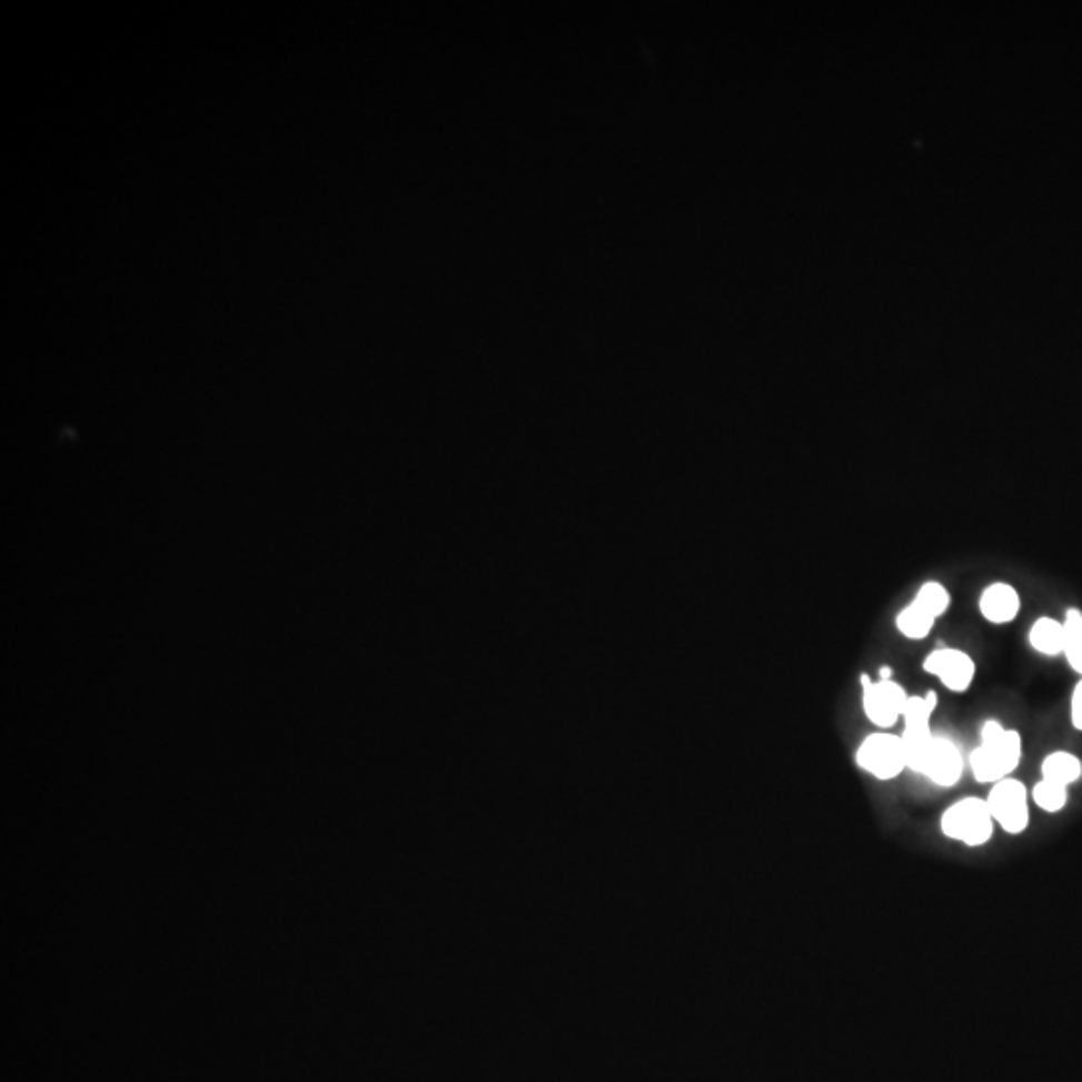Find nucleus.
<instances>
[{"label": "nucleus", "mask_w": 1082, "mask_h": 1082, "mask_svg": "<svg viewBox=\"0 0 1082 1082\" xmlns=\"http://www.w3.org/2000/svg\"><path fill=\"white\" fill-rule=\"evenodd\" d=\"M994 818L986 800L964 796L956 800L941 814L942 836L964 844L969 848H982L994 838Z\"/></svg>", "instance_id": "nucleus-2"}, {"label": "nucleus", "mask_w": 1082, "mask_h": 1082, "mask_svg": "<svg viewBox=\"0 0 1082 1082\" xmlns=\"http://www.w3.org/2000/svg\"><path fill=\"white\" fill-rule=\"evenodd\" d=\"M1062 656L1069 662L1072 672L1082 676V612L1079 607L1066 609L1062 617Z\"/></svg>", "instance_id": "nucleus-12"}, {"label": "nucleus", "mask_w": 1082, "mask_h": 1082, "mask_svg": "<svg viewBox=\"0 0 1082 1082\" xmlns=\"http://www.w3.org/2000/svg\"><path fill=\"white\" fill-rule=\"evenodd\" d=\"M966 760L954 739L936 736L922 764L921 776L931 780L939 788H954L961 782Z\"/></svg>", "instance_id": "nucleus-8"}, {"label": "nucleus", "mask_w": 1082, "mask_h": 1082, "mask_svg": "<svg viewBox=\"0 0 1082 1082\" xmlns=\"http://www.w3.org/2000/svg\"><path fill=\"white\" fill-rule=\"evenodd\" d=\"M860 682H862L864 716L878 729L894 728L904 716L911 694L892 678L872 679L868 674H864Z\"/></svg>", "instance_id": "nucleus-6"}, {"label": "nucleus", "mask_w": 1082, "mask_h": 1082, "mask_svg": "<svg viewBox=\"0 0 1082 1082\" xmlns=\"http://www.w3.org/2000/svg\"><path fill=\"white\" fill-rule=\"evenodd\" d=\"M1071 724L1074 728L1082 732V676L1079 684L1072 689L1071 696Z\"/></svg>", "instance_id": "nucleus-16"}, {"label": "nucleus", "mask_w": 1082, "mask_h": 1082, "mask_svg": "<svg viewBox=\"0 0 1082 1082\" xmlns=\"http://www.w3.org/2000/svg\"><path fill=\"white\" fill-rule=\"evenodd\" d=\"M936 706H939V694L936 692L931 689L926 694H914L909 699L904 716H902L904 728H902L901 738L904 742L906 754H909V770L916 772V774L921 772L924 758L931 750L932 742L936 738V734L932 732V716L936 712Z\"/></svg>", "instance_id": "nucleus-4"}, {"label": "nucleus", "mask_w": 1082, "mask_h": 1082, "mask_svg": "<svg viewBox=\"0 0 1082 1082\" xmlns=\"http://www.w3.org/2000/svg\"><path fill=\"white\" fill-rule=\"evenodd\" d=\"M936 622L939 619H934L929 612H924L919 604H914L911 599L899 612V616L894 619V626L901 632L902 637L912 639V642H921L924 637L931 636V632L936 626Z\"/></svg>", "instance_id": "nucleus-13"}, {"label": "nucleus", "mask_w": 1082, "mask_h": 1082, "mask_svg": "<svg viewBox=\"0 0 1082 1082\" xmlns=\"http://www.w3.org/2000/svg\"><path fill=\"white\" fill-rule=\"evenodd\" d=\"M1021 760V732L1002 726L999 719H986L982 724L981 742L969 756V768L979 784L992 786L1011 778Z\"/></svg>", "instance_id": "nucleus-1"}, {"label": "nucleus", "mask_w": 1082, "mask_h": 1082, "mask_svg": "<svg viewBox=\"0 0 1082 1082\" xmlns=\"http://www.w3.org/2000/svg\"><path fill=\"white\" fill-rule=\"evenodd\" d=\"M856 764L878 782H892L909 770V754L901 734L889 729L872 732L856 748Z\"/></svg>", "instance_id": "nucleus-3"}, {"label": "nucleus", "mask_w": 1082, "mask_h": 1082, "mask_svg": "<svg viewBox=\"0 0 1082 1082\" xmlns=\"http://www.w3.org/2000/svg\"><path fill=\"white\" fill-rule=\"evenodd\" d=\"M984 800L996 828L1004 830L1011 836L1026 832L1031 824V792L1021 780L1011 776L992 784Z\"/></svg>", "instance_id": "nucleus-5"}, {"label": "nucleus", "mask_w": 1082, "mask_h": 1082, "mask_svg": "<svg viewBox=\"0 0 1082 1082\" xmlns=\"http://www.w3.org/2000/svg\"><path fill=\"white\" fill-rule=\"evenodd\" d=\"M1021 594L1009 582H992L979 597V612L992 626L1012 624L1021 614Z\"/></svg>", "instance_id": "nucleus-9"}, {"label": "nucleus", "mask_w": 1082, "mask_h": 1082, "mask_svg": "<svg viewBox=\"0 0 1082 1082\" xmlns=\"http://www.w3.org/2000/svg\"><path fill=\"white\" fill-rule=\"evenodd\" d=\"M922 669L952 694L969 692L979 672L974 658L961 647H936L922 662Z\"/></svg>", "instance_id": "nucleus-7"}, {"label": "nucleus", "mask_w": 1082, "mask_h": 1082, "mask_svg": "<svg viewBox=\"0 0 1082 1082\" xmlns=\"http://www.w3.org/2000/svg\"><path fill=\"white\" fill-rule=\"evenodd\" d=\"M1082 778V762L1076 754L1066 750H1054L1046 758L1042 760L1041 780L1059 784L1064 788H1071Z\"/></svg>", "instance_id": "nucleus-10"}, {"label": "nucleus", "mask_w": 1082, "mask_h": 1082, "mask_svg": "<svg viewBox=\"0 0 1082 1082\" xmlns=\"http://www.w3.org/2000/svg\"><path fill=\"white\" fill-rule=\"evenodd\" d=\"M1062 619H1054L1051 616L1036 617L1031 629H1029V644L1032 649L1046 658L1062 656Z\"/></svg>", "instance_id": "nucleus-11"}, {"label": "nucleus", "mask_w": 1082, "mask_h": 1082, "mask_svg": "<svg viewBox=\"0 0 1082 1082\" xmlns=\"http://www.w3.org/2000/svg\"><path fill=\"white\" fill-rule=\"evenodd\" d=\"M912 602L919 604L924 612H929L934 619H941L951 609L952 596L949 587L942 582L929 579L916 589Z\"/></svg>", "instance_id": "nucleus-14"}, {"label": "nucleus", "mask_w": 1082, "mask_h": 1082, "mask_svg": "<svg viewBox=\"0 0 1082 1082\" xmlns=\"http://www.w3.org/2000/svg\"><path fill=\"white\" fill-rule=\"evenodd\" d=\"M1031 802H1034L1046 814H1059L1069 802V788L1052 784L1046 780H1039L1032 788Z\"/></svg>", "instance_id": "nucleus-15"}]
</instances>
